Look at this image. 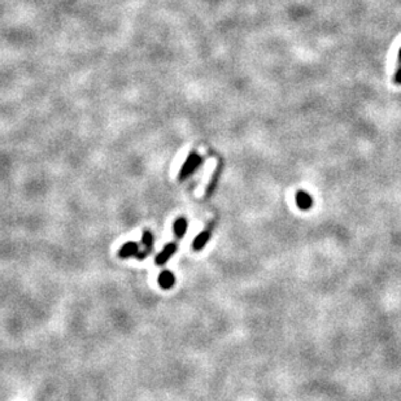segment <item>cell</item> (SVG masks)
<instances>
[{
    "instance_id": "1",
    "label": "cell",
    "mask_w": 401,
    "mask_h": 401,
    "mask_svg": "<svg viewBox=\"0 0 401 401\" xmlns=\"http://www.w3.org/2000/svg\"><path fill=\"white\" fill-rule=\"evenodd\" d=\"M177 250H178V245H177L176 243H170V244L165 245L164 250H162L161 252L156 256V258H155V264L159 265V266L165 265L169 261V258L177 252Z\"/></svg>"
},
{
    "instance_id": "2",
    "label": "cell",
    "mask_w": 401,
    "mask_h": 401,
    "mask_svg": "<svg viewBox=\"0 0 401 401\" xmlns=\"http://www.w3.org/2000/svg\"><path fill=\"white\" fill-rule=\"evenodd\" d=\"M142 243H143V245L146 247V250L143 251V252H139L137 255V258H139V260H143V258H146L147 256L149 255V252L152 251V247H154V235H152L151 231H144L143 233V237H142Z\"/></svg>"
},
{
    "instance_id": "3",
    "label": "cell",
    "mask_w": 401,
    "mask_h": 401,
    "mask_svg": "<svg viewBox=\"0 0 401 401\" xmlns=\"http://www.w3.org/2000/svg\"><path fill=\"white\" fill-rule=\"evenodd\" d=\"M157 282H159V286L161 287L162 290H170L171 287L176 284V277H174L173 273L169 272V270H164V272H161V274L159 275Z\"/></svg>"
},
{
    "instance_id": "4",
    "label": "cell",
    "mask_w": 401,
    "mask_h": 401,
    "mask_svg": "<svg viewBox=\"0 0 401 401\" xmlns=\"http://www.w3.org/2000/svg\"><path fill=\"white\" fill-rule=\"evenodd\" d=\"M139 253V245L134 242H129L126 244L122 245L119 251V256L122 258L131 257V256H137Z\"/></svg>"
},
{
    "instance_id": "5",
    "label": "cell",
    "mask_w": 401,
    "mask_h": 401,
    "mask_svg": "<svg viewBox=\"0 0 401 401\" xmlns=\"http://www.w3.org/2000/svg\"><path fill=\"white\" fill-rule=\"evenodd\" d=\"M209 239H211V233H209V231H203V233H200L198 237L194 239L193 250L194 251L203 250L204 245L209 242Z\"/></svg>"
},
{
    "instance_id": "6",
    "label": "cell",
    "mask_w": 401,
    "mask_h": 401,
    "mask_svg": "<svg viewBox=\"0 0 401 401\" xmlns=\"http://www.w3.org/2000/svg\"><path fill=\"white\" fill-rule=\"evenodd\" d=\"M296 203L297 205H299L300 209H302V211H307V209H309L312 206V198L308 195L307 193H304V191H300V193H297L296 195Z\"/></svg>"
},
{
    "instance_id": "7",
    "label": "cell",
    "mask_w": 401,
    "mask_h": 401,
    "mask_svg": "<svg viewBox=\"0 0 401 401\" xmlns=\"http://www.w3.org/2000/svg\"><path fill=\"white\" fill-rule=\"evenodd\" d=\"M173 231H174V235H176L178 239L183 238V235L186 234V231H187V220L186 218L179 217L178 220H176V222H174V225H173Z\"/></svg>"
},
{
    "instance_id": "8",
    "label": "cell",
    "mask_w": 401,
    "mask_h": 401,
    "mask_svg": "<svg viewBox=\"0 0 401 401\" xmlns=\"http://www.w3.org/2000/svg\"><path fill=\"white\" fill-rule=\"evenodd\" d=\"M395 80H396V82H397V83H401V69L397 72V74H396Z\"/></svg>"
},
{
    "instance_id": "9",
    "label": "cell",
    "mask_w": 401,
    "mask_h": 401,
    "mask_svg": "<svg viewBox=\"0 0 401 401\" xmlns=\"http://www.w3.org/2000/svg\"><path fill=\"white\" fill-rule=\"evenodd\" d=\"M398 59H400V61H401V50H400V55H398Z\"/></svg>"
}]
</instances>
